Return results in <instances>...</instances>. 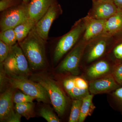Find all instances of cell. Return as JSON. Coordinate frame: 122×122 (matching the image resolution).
<instances>
[{"mask_svg":"<svg viewBox=\"0 0 122 122\" xmlns=\"http://www.w3.org/2000/svg\"><path fill=\"white\" fill-rule=\"evenodd\" d=\"M110 70V65L104 61H101L93 65L87 71V76L93 79L106 76Z\"/></svg>","mask_w":122,"mask_h":122,"instance_id":"2e32d148","label":"cell"},{"mask_svg":"<svg viewBox=\"0 0 122 122\" xmlns=\"http://www.w3.org/2000/svg\"><path fill=\"white\" fill-rule=\"evenodd\" d=\"M94 95L89 94L82 99L79 122H83L88 116H90L96 108L93 102Z\"/></svg>","mask_w":122,"mask_h":122,"instance_id":"ac0fdd59","label":"cell"},{"mask_svg":"<svg viewBox=\"0 0 122 122\" xmlns=\"http://www.w3.org/2000/svg\"><path fill=\"white\" fill-rule=\"evenodd\" d=\"M23 2L22 0H0V11L2 12L11 7L20 4Z\"/></svg>","mask_w":122,"mask_h":122,"instance_id":"d4e9b609","label":"cell"},{"mask_svg":"<svg viewBox=\"0 0 122 122\" xmlns=\"http://www.w3.org/2000/svg\"><path fill=\"white\" fill-rule=\"evenodd\" d=\"M82 102V100L80 99H74L73 100L69 118V122H79Z\"/></svg>","mask_w":122,"mask_h":122,"instance_id":"7402d4cb","label":"cell"},{"mask_svg":"<svg viewBox=\"0 0 122 122\" xmlns=\"http://www.w3.org/2000/svg\"><path fill=\"white\" fill-rule=\"evenodd\" d=\"M40 115L48 122H59L60 119L50 109L46 107L42 108L39 112Z\"/></svg>","mask_w":122,"mask_h":122,"instance_id":"603a6c76","label":"cell"},{"mask_svg":"<svg viewBox=\"0 0 122 122\" xmlns=\"http://www.w3.org/2000/svg\"><path fill=\"white\" fill-rule=\"evenodd\" d=\"M10 46L0 41V62L3 63L8 56Z\"/></svg>","mask_w":122,"mask_h":122,"instance_id":"4316f807","label":"cell"},{"mask_svg":"<svg viewBox=\"0 0 122 122\" xmlns=\"http://www.w3.org/2000/svg\"><path fill=\"white\" fill-rule=\"evenodd\" d=\"M7 79L13 88L20 90L24 93L34 98L39 102L47 103L49 97L45 89L39 82L35 83L25 76L10 75Z\"/></svg>","mask_w":122,"mask_h":122,"instance_id":"277c9868","label":"cell"},{"mask_svg":"<svg viewBox=\"0 0 122 122\" xmlns=\"http://www.w3.org/2000/svg\"></svg>","mask_w":122,"mask_h":122,"instance_id":"d6a6232c","label":"cell"},{"mask_svg":"<svg viewBox=\"0 0 122 122\" xmlns=\"http://www.w3.org/2000/svg\"><path fill=\"white\" fill-rule=\"evenodd\" d=\"M29 18L28 4H21L1 12L0 20V31L14 29Z\"/></svg>","mask_w":122,"mask_h":122,"instance_id":"5b68a950","label":"cell"},{"mask_svg":"<svg viewBox=\"0 0 122 122\" xmlns=\"http://www.w3.org/2000/svg\"><path fill=\"white\" fill-rule=\"evenodd\" d=\"M87 43L83 40L74 47L60 64L57 69L58 72L71 73L77 72L79 62Z\"/></svg>","mask_w":122,"mask_h":122,"instance_id":"52a82bcc","label":"cell"},{"mask_svg":"<svg viewBox=\"0 0 122 122\" xmlns=\"http://www.w3.org/2000/svg\"><path fill=\"white\" fill-rule=\"evenodd\" d=\"M30 0H22L23 2L24 3H26V4H28L29 2L30 1Z\"/></svg>","mask_w":122,"mask_h":122,"instance_id":"1f68e13d","label":"cell"},{"mask_svg":"<svg viewBox=\"0 0 122 122\" xmlns=\"http://www.w3.org/2000/svg\"><path fill=\"white\" fill-rule=\"evenodd\" d=\"M38 82L45 89L55 111L60 116L63 115L66 108V100L61 88L49 79H39Z\"/></svg>","mask_w":122,"mask_h":122,"instance_id":"8992f818","label":"cell"},{"mask_svg":"<svg viewBox=\"0 0 122 122\" xmlns=\"http://www.w3.org/2000/svg\"><path fill=\"white\" fill-rule=\"evenodd\" d=\"M13 93L10 89L1 94L0 97V120L3 122L7 116L14 111L13 108Z\"/></svg>","mask_w":122,"mask_h":122,"instance_id":"9a60e30c","label":"cell"},{"mask_svg":"<svg viewBox=\"0 0 122 122\" xmlns=\"http://www.w3.org/2000/svg\"><path fill=\"white\" fill-rule=\"evenodd\" d=\"M82 19L85 28L83 40L89 41L101 35L107 20L95 19L88 15Z\"/></svg>","mask_w":122,"mask_h":122,"instance_id":"7c38bea8","label":"cell"},{"mask_svg":"<svg viewBox=\"0 0 122 122\" xmlns=\"http://www.w3.org/2000/svg\"><path fill=\"white\" fill-rule=\"evenodd\" d=\"M14 109L16 112L28 120L33 115L34 105L32 102L16 104Z\"/></svg>","mask_w":122,"mask_h":122,"instance_id":"ffe728a7","label":"cell"},{"mask_svg":"<svg viewBox=\"0 0 122 122\" xmlns=\"http://www.w3.org/2000/svg\"><path fill=\"white\" fill-rule=\"evenodd\" d=\"M21 116L14 111L4 120L3 122H21Z\"/></svg>","mask_w":122,"mask_h":122,"instance_id":"83f0119b","label":"cell"},{"mask_svg":"<svg viewBox=\"0 0 122 122\" xmlns=\"http://www.w3.org/2000/svg\"><path fill=\"white\" fill-rule=\"evenodd\" d=\"M122 31V10L107 20L103 32L100 36L109 38Z\"/></svg>","mask_w":122,"mask_h":122,"instance_id":"5bb4252c","label":"cell"},{"mask_svg":"<svg viewBox=\"0 0 122 122\" xmlns=\"http://www.w3.org/2000/svg\"><path fill=\"white\" fill-rule=\"evenodd\" d=\"M2 64L8 75L25 76L30 72L28 62L18 43L10 47L8 56Z\"/></svg>","mask_w":122,"mask_h":122,"instance_id":"7a4b0ae2","label":"cell"},{"mask_svg":"<svg viewBox=\"0 0 122 122\" xmlns=\"http://www.w3.org/2000/svg\"><path fill=\"white\" fill-rule=\"evenodd\" d=\"M88 14L90 16L97 19L107 20L119 11L114 0H95Z\"/></svg>","mask_w":122,"mask_h":122,"instance_id":"30bf717a","label":"cell"},{"mask_svg":"<svg viewBox=\"0 0 122 122\" xmlns=\"http://www.w3.org/2000/svg\"><path fill=\"white\" fill-rule=\"evenodd\" d=\"M46 41L38 35L35 27L25 39L18 42L33 70L42 69L46 65Z\"/></svg>","mask_w":122,"mask_h":122,"instance_id":"6da1fadb","label":"cell"},{"mask_svg":"<svg viewBox=\"0 0 122 122\" xmlns=\"http://www.w3.org/2000/svg\"><path fill=\"white\" fill-rule=\"evenodd\" d=\"M99 40L90 50L87 57V61L91 62L102 56L106 49L107 41L105 39Z\"/></svg>","mask_w":122,"mask_h":122,"instance_id":"d6986e66","label":"cell"},{"mask_svg":"<svg viewBox=\"0 0 122 122\" xmlns=\"http://www.w3.org/2000/svg\"><path fill=\"white\" fill-rule=\"evenodd\" d=\"M36 23L29 18L14 28L18 42L21 41L28 35L36 25Z\"/></svg>","mask_w":122,"mask_h":122,"instance_id":"e0dca14e","label":"cell"},{"mask_svg":"<svg viewBox=\"0 0 122 122\" xmlns=\"http://www.w3.org/2000/svg\"><path fill=\"white\" fill-rule=\"evenodd\" d=\"M63 86L66 91L74 99L82 100L89 94V85L83 78L71 77L63 81Z\"/></svg>","mask_w":122,"mask_h":122,"instance_id":"9c48e42d","label":"cell"},{"mask_svg":"<svg viewBox=\"0 0 122 122\" xmlns=\"http://www.w3.org/2000/svg\"><path fill=\"white\" fill-rule=\"evenodd\" d=\"M112 75L117 83L122 86V63H118L114 66Z\"/></svg>","mask_w":122,"mask_h":122,"instance_id":"484cf974","label":"cell"},{"mask_svg":"<svg viewBox=\"0 0 122 122\" xmlns=\"http://www.w3.org/2000/svg\"><path fill=\"white\" fill-rule=\"evenodd\" d=\"M114 1L118 8L122 10V0H114Z\"/></svg>","mask_w":122,"mask_h":122,"instance_id":"4dcf8cb0","label":"cell"},{"mask_svg":"<svg viewBox=\"0 0 122 122\" xmlns=\"http://www.w3.org/2000/svg\"><path fill=\"white\" fill-rule=\"evenodd\" d=\"M114 98L122 110V86L115 90L113 93Z\"/></svg>","mask_w":122,"mask_h":122,"instance_id":"f1b7e54d","label":"cell"},{"mask_svg":"<svg viewBox=\"0 0 122 122\" xmlns=\"http://www.w3.org/2000/svg\"><path fill=\"white\" fill-rule=\"evenodd\" d=\"M57 0H30L28 4L29 18L37 23Z\"/></svg>","mask_w":122,"mask_h":122,"instance_id":"4fadbf2b","label":"cell"},{"mask_svg":"<svg viewBox=\"0 0 122 122\" xmlns=\"http://www.w3.org/2000/svg\"><path fill=\"white\" fill-rule=\"evenodd\" d=\"M89 85L90 92L93 95L108 93L118 87L112 75L95 79L91 81Z\"/></svg>","mask_w":122,"mask_h":122,"instance_id":"8fae6325","label":"cell"},{"mask_svg":"<svg viewBox=\"0 0 122 122\" xmlns=\"http://www.w3.org/2000/svg\"><path fill=\"white\" fill-rule=\"evenodd\" d=\"M85 29L82 19H81L76 22L70 31L58 39L53 54L54 62L56 63L59 61L74 46L85 32Z\"/></svg>","mask_w":122,"mask_h":122,"instance_id":"3957f363","label":"cell"},{"mask_svg":"<svg viewBox=\"0 0 122 122\" xmlns=\"http://www.w3.org/2000/svg\"><path fill=\"white\" fill-rule=\"evenodd\" d=\"M114 54L117 59H122V43L117 46L114 49Z\"/></svg>","mask_w":122,"mask_h":122,"instance_id":"f546056e","label":"cell"},{"mask_svg":"<svg viewBox=\"0 0 122 122\" xmlns=\"http://www.w3.org/2000/svg\"><path fill=\"white\" fill-rule=\"evenodd\" d=\"M35 99L28 95L20 92L15 94L14 96L13 101L15 104L28 102H33Z\"/></svg>","mask_w":122,"mask_h":122,"instance_id":"cb8c5ba5","label":"cell"},{"mask_svg":"<svg viewBox=\"0 0 122 122\" xmlns=\"http://www.w3.org/2000/svg\"><path fill=\"white\" fill-rule=\"evenodd\" d=\"M0 41H2L10 47L17 44V40L14 29H8L0 31Z\"/></svg>","mask_w":122,"mask_h":122,"instance_id":"44dd1931","label":"cell"},{"mask_svg":"<svg viewBox=\"0 0 122 122\" xmlns=\"http://www.w3.org/2000/svg\"><path fill=\"white\" fill-rule=\"evenodd\" d=\"M61 7L58 2L51 6L36 24L35 29L38 35L47 41L49 32L53 22L62 13Z\"/></svg>","mask_w":122,"mask_h":122,"instance_id":"ba28073f","label":"cell"}]
</instances>
